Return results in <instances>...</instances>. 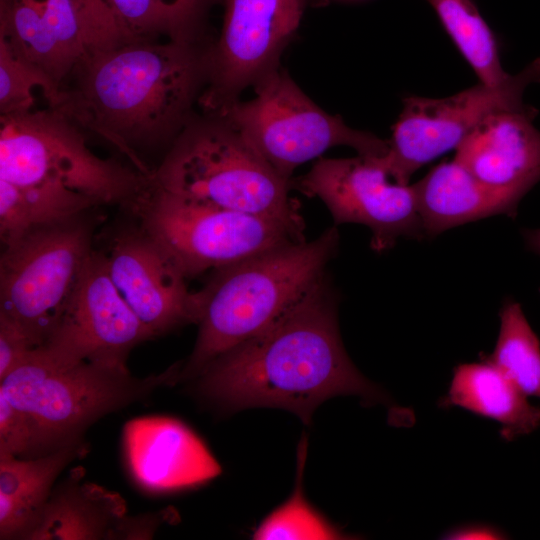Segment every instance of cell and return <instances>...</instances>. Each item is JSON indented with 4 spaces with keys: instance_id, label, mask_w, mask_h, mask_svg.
Segmentation results:
<instances>
[{
    "instance_id": "obj_2",
    "label": "cell",
    "mask_w": 540,
    "mask_h": 540,
    "mask_svg": "<svg viewBox=\"0 0 540 540\" xmlns=\"http://www.w3.org/2000/svg\"><path fill=\"white\" fill-rule=\"evenodd\" d=\"M205 60L192 40L122 42L83 59L49 108L101 136L137 170L152 175L138 151L184 130L206 74Z\"/></svg>"
},
{
    "instance_id": "obj_24",
    "label": "cell",
    "mask_w": 540,
    "mask_h": 540,
    "mask_svg": "<svg viewBox=\"0 0 540 540\" xmlns=\"http://www.w3.org/2000/svg\"><path fill=\"white\" fill-rule=\"evenodd\" d=\"M480 82L497 85L505 81L496 38L472 0H426Z\"/></svg>"
},
{
    "instance_id": "obj_33",
    "label": "cell",
    "mask_w": 540,
    "mask_h": 540,
    "mask_svg": "<svg viewBox=\"0 0 540 540\" xmlns=\"http://www.w3.org/2000/svg\"><path fill=\"white\" fill-rule=\"evenodd\" d=\"M521 234L527 250L540 256V228L523 229Z\"/></svg>"
},
{
    "instance_id": "obj_32",
    "label": "cell",
    "mask_w": 540,
    "mask_h": 540,
    "mask_svg": "<svg viewBox=\"0 0 540 540\" xmlns=\"http://www.w3.org/2000/svg\"><path fill=\"white\" fill-rule=\"evenodd\" d=\"M447 539H502L503 533L488 525H469L453 529L446 534Z\"/></svg>"
},
{
    "instance_id": "obj_30",
    "label": "cell",
    "mask_w": 540,
    "mask_h": 540,
    "mask_svg": "<svg viewBox=\"0 0 540 540\" xmlns=\"http://www.w3.org/2000/svg\"><path fill=\"white\" fill-rule=\"evenodd\" d=\"M102 32L114 43L125 39L116 22L108 0H79Z\"/></svg>"
},
{
    "instance_id": "obj_14",
    "label": "cell",
    "mask_w": 540,
    "mask_h": 540,
    "mask_svg": "<svg viewBox=\"0 0 540 540\" xmlns=\"http://www.w3.org/2000/svg\"><path fill=\"white\" fill-rule=\"evenodd\" d=\"M110 277L156 337L198 321L196 292L167 253L142 229L124 232L104 254Z\"/></svg>"
},
{
    "instance_id": "obj_19",
    "label": "cell",
    "mask_w": 540,
    "mask_h": 540,
    "mask_svg": "<svg viewBox=\"0 0 540 540\" xmlns=\"http://www.w3.org/2000/svg\"><path fill=\"white\" fill-rule=\"evenodd\" d=\"M83 469L53 488L42 515L28 540L116 539L127 516L125 500L99 485L82 482Z\"/></svg>"
},
{
    "instance_id": "obj_25",
    "label": "cell",
    "mask_w": 540,
    "mask_h": 540,
    "mask_svg": "<svg viewBox=\"0 0 540 540\" xmlns=\"http://www.w3.org/2000/svg\"><path fill=\"white\" fill-rule=\"evenodd\" d=\"M500 329L491 354H480L502 370L527 396L540 398V340L520 303L507 299L499 312Z\"/></svg>"
},
{
    "instance_id": "obj_3",
    "label": "cell",
    "mask_w": 540,
    "mask_h": 540,
    "mask_svg": "<svg viewBox=\"0 0 540 540\" xmlns=\"http://www.w3.org/2000/svg\"><path fill=\"white\" fill-rule=\"evenodd\" d=\"M339 244L336 226L311 241L285 243L216 269L196 292L198 334L178 382L270 326L325 277Z\"/></svg>"
},
{
    "instance_id": "obj_7",
    "label": "cell",
    "mask_w": 540,
    "mask_h": 540,
    "mask_svg": "<svg viewBox=\"0 0 540 540\" xmlns=\"http://www.w3.org/2000/svg\"><path fill=\"white\" fill-rule=\"evenodd\" d=\"M255 84L252 99L235 100L215 115L285 180L292 181L299 165L335 146L366 157L387 153L388 140L351 128L321 109L285 71L275 67Z\"/></svg>"
},
{
    "instance_id": "obj_23",
    "label": "cell",
    "mask_w": 540,
    "mask_h": 540,
    "mask_svg": "<svg viewBox=\"0 0 540 540\" xmlns=\"http://www.w3.org/2000/svg\"><path fill=\"white\" fill-rule=\"evenodd\" d=\"M214 0H108L125 41L192 40L193 32Z\"/></svg>"
},
{
    "instance_id": "obj_21",
    "label": "cell",
    "mask_w": 540,
    "mask_h": 540,
    "mask_svg": "<svg viewBox=\"0 0 540 540\" xmlns=\"http://www.w3.org/2000/svg\"><path fill=\"white\" fill-rule=\"evenodd\" d=\"M85 449L79 440L33 458L0 454V539H27L56 478Z\"/></svg>"
},
{
    "instance_id": "obj_11",
    "label": "cell",
    "mask_w": 540,
    "mask_h": 540,
    "mask_svg": "<svg viewBox=\"0 0 540 540\" xmlns=\"http://www.w3.org/2000/svg\"><path fill=\"white\" fill-rule=\"evenodd\" d=\"M293 187L322 200L335 225L367 226L376 252L392 248L401 237L425 238L414 184L393 181L380 157L321 158L292 179Z\"/></svg>"
},
{
    "instance_id": "obj_13",
    "label": "cell",
    "mask_w": 540,
    "mask_h": 540,
    "mask_svg": "<svg viewBox=\"0 0 540 540\" xmlns=\"http://www.w3.org/2000/svg\"><path fill=\"white\" fill-rule=\"evenodd\" d=\"M0 38L59 89L88 55L115 45L79 0H0Z\"/></svg>"
},
{
    "instance_id": "obj_1",
    "label": "cell",
    "mask_w": 540,
    "mask_h": 540,
    "mask_svg": "<svg viewBox=\"0 0 540 540\" xmlns=\"http://www.w3.org/2000/svg\"><path fill=\"white\" fill-rule=\"evenodd\" d=\"M198 392L226 410H288L305 424L325 400L385 394L354 366L339 332L337 299L325 277L270 326L222 354L195 379Z\"/></svg>"
},
{
    "instance_id": "obj_9",
    "label": "cell",
    "mask_w": 540,
    "mask_h": 540,
    "mask_svg": "<svg viewBox=\"0 0 540 540\" xmlns=\"http://www.w3.org/2000/svg\"><path fill=\"white\" fill-rule=\"evenodd\" d=\"M137 213L142 230L186 279L305 240L304 230L283 221L198 203L155 188Z\"/></svg>"
},
{
    "instance_id": "obj_20",
    "label": "cell",
    "mask_w": 540,
    "mask_h": 540,
    "mask_svg": "<svg viewBox=\"0 0 540 540\" xmlns=\"http://www.w3.org/2000/svg\"><path fill=\"white\" fill-rule=\"evenodd\" d=\"M527 397L496 365L481 359L454 368L448 392L439 405L460 407L492 419L500 424L501 437L512 441L540 426V407Z\"/></svg>"
},
{
    "instance_id": "obj_34",
    "label": "cell",
    "mask_w": 540,
    "mask_h": 540,
    "mask_svg": "<svg viewBox=\"0 0 540 540\" xmlns=\"http://www.w3.org/2000/svg\"><path fill=\"white\" fill-rule=\"evenodd\" d=\"M539 292H540V288H539Z\"/></svg>"
},
{
    "instance_id": "obj_15",
    "label": "cell",
    "mask_w": 540,
    "mask_h": 540,
    "mask_svg": "<svg viewBox=\"0 0 540 540\" xmlns=\"http://www.w3.org/2000/svg\"><path fill=\"white\" fill-rule=\"evenodd\" d=\"M153 338L114 285L104 253L93 249L48 342L87 358L126 363L130 350Z\"/></svg>"
},
{
    "instance_id": "obj_6",
    "label": "cell",
    "mask_w": 540,
    "mask_h": 540,
    "mask_svg": "<svg viewBox=\"0 0 540 540\" xmlns=\"http://www.w3.org/2000/svg\"><path fill=\"white\" fill-rule=\"evenodd\" d=\"M80 128L47 108L0 116V180L82 194L97 206L137 213L153 189L152 175L94 154Z\"/></svg>"
},
{
    "instance_id": "obj_17",
    "label": "cell",
    "mask_w": 540,
    "mask_h": 540,
    "mask_svg": "<svg viewBox=\"0 0 540 540\" xmlns=\"http://www.w3.org/2000/svg\"><path fill=\"white\" fill-rule=\"evenodd\" d=\"M537 109L486 117L456 148L454 160L479 180L527 194L540 182Z\"/></svg>"
},
{
    "instance_id": "obj_12",
    "label": "cell",
    "mask_w": 540,
    "mask_h": 540,
    "mask_svg": "<svg viewBox=\"0 0 540 540\" xmlns=\"http://www.w3.org/2000/svg\"><path fill=\"white\" fill-rule=\"evenodd\" d=\"M220 37L206 57L208 86L202 106L218 113L240 91L277 67L285 44L297 30L304 0H223Z\"/></svg>"
},
{
    "instance_id": "obj_31",
    "label": "cell",
    "mask_w": 540,
    "mask_h": 540,
    "mask_svg": "<svg viewBox=\"0 0 540 540\" xmlns=\"http://www.w3.org/2000/svg\"><path fill=\"white\" fill-rule=\"evenodd\" d=\"M164 520L160 514L126 516L121 522L116 539H150Z\"/></svg>"
},
{
    "instance_id": "obj_26",
    "label": "cell",
    "mask_w": 540,
    "mask_h": 540,
    "mask_svg": "<svg viewBox=\"0 0 540 540\" xmlns=\"http://www.w3.org/2000/svg\"><path fill=\"white\" fill-rule=\"evenodd\" d=\"M307 441L298 449V481L292 496L274 510L253 533L254 539H343L345 535L332 526L306 501L301 487Z\"/></svg>"
},
{
    "instance_id": "obj_18",
    "label": "cell",
    "mask_w": 540,
    "mask_h": 540,
    "mask_svg": "<svg viewBox=\"0 0 540 540\" xmlns=\"http://www.w3.org/2000/svg\"><path fill=\"white\" fill-rule=\"evenodd\" d=\"M414 187L425 238L494 215L515 218L526 195L487 184L454 159L432 168Z\"/></svg>"
},
{
    "instance_id": "obj_29",
    "label": "cell",
    "mask_w": 540,
    "mask_h": 540,
    "mask_svg": "<svg viewBox=\"0 0 540 540\" xmlns=\"http://www.w3.org/2000/svg\"><path fill=\"white\" fill-rule=\"evenodd\" d=\"M35 348L17 323L0 314V381L22 364Z\"/></svg>"
},
{
    "instance_id": "obj_10",
    "label": "cell",
    "mask_w": 540,
    "mask_h": 540,
    "mask_svg": "<svg viewBox=\"0 0 540 540\" xmlns=\"http://www.w3.org/2000/svg\"><path fill=\"white\" fill-rule=\"evenodd\" d=\"M540 83V58L500 84L482 82L444 98L412 96L392 127L388 151L380 161L390 178L409 184L425 164L453 150L486 117L500 111L530 109L523 102L525 89Z\"/></svg>"
},
{
    "instance_id": "obj_27",
    "label": "cell",
    "mask_w": 540,
    "mask_h": 540,
    "mask_svg": "<svg viewBox=\"0 0 540 540\" xmlns=\"http://www.w3.org/2000/svg\"><path fill=\"white\" fill-rule=\"evenodd\" d=\"M39 90L52 107L60 89L40 69L14 53L0 38V116L33 110Z\"/></svg>"
},
{
    "instance_id": "obj_22",
    "label": "cell",
    "mask_w": 540,
    "mask_h": 540,
    "mask_svg": "<svg viewBox=\"0 0 540 540\" xmlns=\"http://www.w3.org/2000/svg\"><path fill=\"white\" fill-rule=\"evenodd\" d=\"M94 206V201L73 191L0 180L1 241L10 245L33 229L77 217Z\"/></svg>"
},
{
    "instance_id": "obj_28",
    "label": "cell",
    "mask_w": 540,
    "mask_h": 540,
    "mask_svg": "<svg viewBox=\"0 0 540 540\" xmlns=\"http://www.w3.org/2000/svg\"><path fill=\"white\" fill-rule=\"evenodd\" d=\"M0 454L18 458L43 456L37 429L23 410L0 392Z\"/></svg>"
},
{
    "instance_id": "obj_8",
    "label": "cell",
    "mask_w": 540,
    "mask_h": 540,
    "mask_svg": "<svg viewBox=\"0 0 540 540\" xmlns=\"http://www.w3.org/2000/svg\"><path fill=\"white\" fill-rule=\"evenodd\" d=\"M82 215L33 229L2 252L0 314L35 347L57 331L93 250L92 224Z\"/></svg>"
},
{
    "instance_id": "obj_5",
    "label": "cell",
    "mask_w": 540,
    "mask_h": 540,
    "mask_svg": "<svg viewBox=\"0 0 540 540\" xmlns=\"http://www.w3.org/2000/svg\"><path fill=\"white\" fill-rule=\"evenodd\" d=\"M153 188L191 201L273 218L304 230L292 181L278 175L220 118L186 126L160 167Z\"/></svg>"
},
{
    "instance_id": "obj_4",
    "label": "cell",
    "mask_w": 540,
    "mask_h": 540,
    "mask_svg": "<svg viewBox=\"0 0 540 540\" xmlns=\"http://www.w3.org/2000/svg\"><path fill=\"white\" fill-rule=\"evenodd\" d=\"M180 362L158 374L133 376L126 363L86 358L45 343L0 381V392L32 419L44 455L83 440L103 416L178 382Z\"/></svg>"
},
{
    "instance_id": "obj_16",
    "label": "cell",
    "mask_w": 540,
    "mask_h": 540,
    "mask_svg": "<svg viewBox=\"0 0 540 540\" xmlns=\"http://www.w3.org/2000/svg\"><path fill=\"white\" fill-rule=\"evenodd\" d=\"M123 451L134 482L153 493L195 487L221 473L203 441L172 417L128 421L123 428Z\"/></svg>"
}]
</instances>
